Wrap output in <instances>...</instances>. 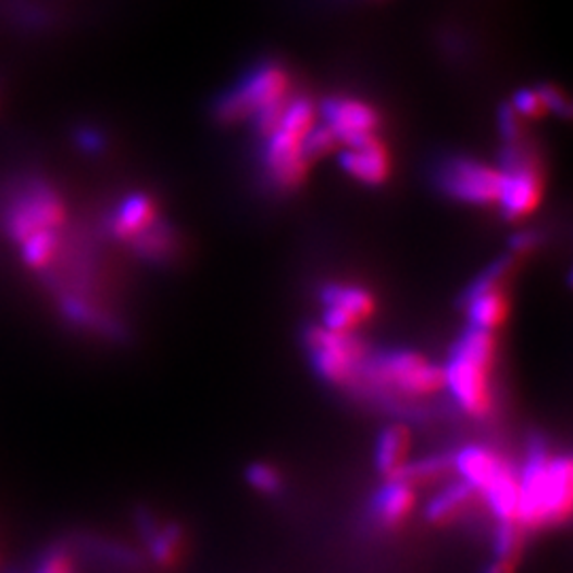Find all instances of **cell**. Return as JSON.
Segmentation results:
<instances>
[{
	"instance_id": "1",
	"label": "cell",
	"mask_w": 573,
	"mask_h": 573,
	"mask_svg": "<svg viewBox=\"0 0 573 573\" xmlns=\"http://www.w3.org/2000/svg\"><path fill=\"white\" fill-rule=\"evenodd\" d=\"M291 100V73L283 62L256 64L236 86L221 94L215 117L221 126L251 122L262 138L276 128Z\"/></svg>"
},
{
	"instance_id": "2",
	"label": "cell",
	"mask_w": 573,
	"mask_h": 573,
	"mask_svg": "<svg viewBox=\"0 0 573 573\" xmlns=\"http://www.w3.org/2000/svg\"><path fill=\"white\" fill-rule=\"evenodd\" d=\"M316 120L319 111L314 102L307 96H298L289 100L276 128L264 136L262 164L272 189L289 194L302 187L312 164L304 149V140Z\"/></svg>"
},
{
	"instance_id": "3",
	"label": "cell",
	"mask_w": 573,
	"mask_h": 573,
	"mask_svg": "<svg viewBox=\"0 0 573 573\" xmlns=\"http://www.w3.org/2000/svg\"><path fill=\"white\" fill-rule=\"evenodd\" d=\"M495 357V336L468 327L454 342L444 368V387L454 397L457 406L474 419H486L493 412L495 399L490 389V372Z\"/></svg>"
},
{
	"instance_id": "4",
	"label": "cell",
	"mask_w": 573,
	"mask_h": 573,
	"mask_svg": "<svg viewBox=\"0 0 573 573\" xmlns=\"http://www.w3.org/2000/svg\"><path fill=\"white\" fill-rule=\"evenodd\" d=\"M499 209L508 221H523L537 211L544 196V175L535 147L525 140V134L506 140Z\"/></svg>"
},
{
	"instance_id": "5",
	"label": "cell",
	"mask_w": 573,
	"mask_h": 573,
	"mask_svg": "<svg viewBox=\"0 0 573 573\" xmlns=\"http://www.w3.org/2000/svg\"><path fill=\"white\" fill-rule=\"evenodd\" d=\"M4 229L15 245L41 229H64L66 207L62 196L43 178H24L4 211Z\"/></svg>"
},
{
	"instance_id": "6",
	"label": "cell",
	"mask_w": 573,
	"mask_h": 573,
	"mask_svg": "<svg viewBox=\"0 0 573 573\" xmlns=\"http://www.w3.org/2000/svg\"><path fill=\"white\" fill-rule=\"evenodd\" d=\"M316 374L338 387H354L363 378L365 345L353 332H332L323 325L309 327L304 334Z\"/></svg>"
},
{
	"instance_id": "7",
	"label": "cell",
	"mask_w": 573,
	"mask_h": 573,
	"mask_svg": "<svg viewBox=\"0 0 573 573\" xmlns=\"http://www.w3.org/2000/svg\"><path fill=\"white\" fill-rule=\"evenodd\" d=\"M363 378L406 397L434 396L444 389V368L414 351H391L365 361Z\"/></svg>"
},
{
	"instance_id": "8",
	"label": "cell",
	"mask_w": 573,
	"mask_h": 573,
	"mask_svg": "<svg viewBox=\"0 0 573 573\" xmlns=\"http://www.w3.org/2000/svg\"><path fill=\"white\" fill-rule=\"evenodd\" d=\"M444 196L468 207H490L499 200L501 171L470 155L444 158L436 171Z\"/></svg>"
},
{
	"instance_id": "9",
	"label": "cell",
	"mask_w": 573,
	"mask_h": 573,
	"mask_svg": "<svg viewBox=\"0 0 573 573\" xmlns=\"http://www.w3.org/2000/svg\"><path fill=\"white\" fill-rule=\"evenodd\" d=\"M514 267V258H501L499 262L488 265L476 281H472L463 296L470 325L488 332H497L499 327H503L510 314V296L506 285Z\"/></svg>"
},
{
	"instance_id": "10",
	"label": "cell",
	"mask_w": 573,
	"mask_h": 573,
	"mask_svg": "<svg viewBox=\"0 0 573 573\" xmlns=\"http://www.w3.org/2000/svg\"><path fill=\"white\" fill-rule=\"evenodd\" d=\"M319 113L323 117V124L336 136L340 147H353L368 138H374L383 128L381 113L359 98H327L321 104Z\"/></svg>"
},
{
	"instance_id": "11",
	"label": "cell",
	"mask_w": 573,
	"mask_h": 573,
	"mask_svg": "<svg viewBox=\"0 0 573 573\" xmlns=\"http://www.w3.org/2000/svg\"><path fill=\"white\" fill-rule=\"evenodd\" d=\"M552 454L544 444H535L525 459L519 474L521 485V506L519 523L525 530H541L550 525L548 516V474Z\"/></svg>"
},
{
	"instance_id": "12",
	"label": "cell",
	"mask_w": 573,
	"mask_h": 573,
	"mask_svg": "<svg viewBox=\"0 0 573 573\" xmlns=\"http://www.w3.org/2000/svg\"><path fill=\"white\" fill-rule=\"evenodd\" d=\"M321 304L323 327L347 334L365 323L376 310V300L368 289L340 283H332L321 289Z\"/></svg>"
},
{
	"instance_id": "13",
	"label": "cell",
	"mask_w": 573,
	"mask_h": 573,
	"mask_svg": "<svg viewBox=\"0 0 573 573\" xmlns=\"http://www.w3.org/2000/svg\"><path fill=\"white\" fill-rule=\"evenodd\" d=\"M340 166L349 177L368 187H378L391 177V155L381 134L353 147H345L340 153Z\"/></svg>"
},
{
	"instance_id": "14",
	"label": "cell",
	"mask_w": 573,
	"mask_h": 573,
	"mask_svg": "<svg viewBox=\"0 0 573 573\" xmlns=\"http://www.w3.org/2000/svg\"><path fill=\"white\" fill-rule=\"evenodd\" d=\"M158 220V204L151 196L130 194L107 217V232L115 240L130 245L136 236L147 232Z\"/></svg>"
},
{
	"instance_id": "15",
	"label": "cell",
	"mask_w": 573,
	"mask_h": 573,
	"mask_svg": "<svg viewBox=\"0 0 573 573\" xmlns=\"http://www.w3.org/2000/svg\"><path fill=\"white\" fill-rule=\"evenodd\" d=\"M416 506V488L399 478H387L372 501V516L385 530H397Z\"/></svg>"
},
{
	"instance_id": "16",
	"label": "cell",
	"mask_w": 573,
	"mask_h": 573,
	"mask_svg": "<svg viewBox=\"0 0 573 573\" xmlns=\"http://www.w3.org/2000/svg\"><path fill=\"white\" fill-rule=\"evenodd\" d=\"M503 463L506 459H501L497 452L478 444L465 446L457 454H452L454 472L461 476L463 483L474 486L478 493L493 481V476L499 472Z\"/></svg>"
},
{
	"instance_id": "17",
	"label": "cell",
	"mask_w": 573,
	"mask_h": 573,
	"mask_svg": "<svg viewBox=\"0 0 573 573\" xmlns=\"http://www.w3.org/2000/svg\"><path fill=\"white\" fill-rule=\"evenodd\" d=\"M490 512L497 521H519V506H521V485L519 474L506 461L493 481L481 490Z\"/></svg>"
},
{
	"instance_id": "18",
	"label": "cell",
	"mask_w": 573,
	"mask_h": 573,
	"mask_svg": "<svg viewBox=\"0 0 573 573\" xmlns=\"http://www.w3.org/2000/svg\"><path fill=\"white\" fill-rule=\"evenodd\" d=\"M573 465L568 454L550 459L548 474V516L550 525H563L572 516Z\"/></svg>"
},
{
	"instance_id": "19",
	"label": "cell",
	"mask_w": 573,
	"mask_h": 573,
	"mask_svg": "<svg viewBox=\"0 0 573 573\" xmlns=\"http://www.w3.org/2000/svg\"><path fill=\"white\" fill-rule=\"evenodd\" d=\"M481 493L474 486L457 481L452 485L444 486L440 493L429 501L425 516L432 525L441 527V525H450L457 519H461L476 501Z\"/></svg>"
},
{
	"instance_id": "20",
	"label": "cell",
	"mask_w": 573,
	"mask_h": 573,
	"mask_svg": "<svg viewBox=\"0 0 573 573\" xmlns=\"http://www.w3.org/2000/svg\"><path fill=\"white\" fill-rule=\"evenodd\" d=\"M410 448H412V436L408 427L389 425L376 441L374 463H376L378 474L385 478H394L397 472L408 463Z\"/></svg>"
},
{
	"instance_id": "21",
	"label": "cell",
	"mask_w": 573,
	"mask_h": 573,
	"mask_svg": "<svg viewBox=\"0 0 573 573\" xmlns=\"http://www.w3.org/2000/svg\"><path fill=\"white\" fill-rule=\"evenodd\" d=\"M130 247L142 260L166 262L177 253V236L166 221L158 220L147 232L136 236Z\"/></svg>"
},
{
	"instance_id": "22",
	"label": "cell",
	"mask_w": 573,
	"mask_h": 573,
	"mask_svg": "<svg viewBox=\"0 0 573 573\" xmlns=\"http://www.w3.org/2000/svg\"><path fill=\"white\" fill-rule=\"evenodd\" d=\"M62 249V229H41L20 245L22 262L35 272H47Z\"/></svg>"
},
{
	"instance_id": "23",
	"label": "cell",
	"mask_w": 573,
	"mask_h": 573,
	"mask_svg": "<svg viewBox=\"0 0 573 573\" xmlns=\"http://www.w3.org/2000/svg\"><path fill=\"white\" fill-rule=\"evenodd\" d=\"M450 472H454L452 454H434V457H427V459L416 461V463H406L394 478L406 481L408 485L416 488L421 485L440 483Z\"/></svg>"
},
{
	"instance_id": "24",
	"label": "cell",
	"mask_w": 573,
	"mask_h": 573,
	"mask_svg": "<svg viewBox=\"0 0 573 573\" xmlns=\"http://www.w3.org/2000/svg\"><path fill=\"white\" fill-rule=\"evenodd\" d=\"M149 548H151V557L155 559L158 565L173 568V565H177L180 552H183V533L177 525L151 531Z\"/></svg>"
},
{
	"instance_id": "25",
	"label": "cell",
	"mask_w": 573,
	"mask_h": 573,
	"mask_svg": "<svg viewBox=\"0 0 573 573\" xmlns=\"http://www.w3.org/2000/svg\"><path fill=\"white\" fill-rule=\"evenodd\" d=\"M525 531L519 521H499L495 533V559L519 563L525 550Z\"/></svg>"
},
{
	"instance_id": "26",
	"label": "cell",
	"mask_w": 573,
	"mask_h": 573,
	"mask_svg": "<svg viewBox=\"0 0 573 573\" xmlns=\"http://www.w3.org/2000/svg\"><path fill=\"white\" fill-rule=\"evenodd\" d=\"M35 573H77V563H75V555L71 552L68 546L64 544H58V546H51Z\"/></svg>"
},
{
	"instance_id": "27",
	"label": "cell",
	"mask_w": 573,
	"mask_h": 573,
	"mask_svg": "<svg viewBox=\"0 0 573 573\" xmlns=\"http://www.w3.org/2000/svg\"><path fill=\"white\" fill-rule=\"evenodd\" d=\"M247 481L264 495H276L283 488V478L276 468L267 463H253L247 468Z\"/></svg>"
},
{
	"instance_id": "28",
	"label": "cell",
	"mask_w": 573,
	"mask_h": 573,
	"mask_svg": "<svg viewBox=\"0 0 573 573\" xmlns=\"http://www.w3.org/2000/svg\"><path fill=\"white\" fill-rule=\"evenodd\" d=\"M512 111L521 120H537V117H541V115L548 113V107H546V100H544L539 88L523 89V91L516 94L514 104H512Z\"/></svg>"
},
{
	"instance_id": "29",
	"label": "cell",
	"mask_w": 573,
	"mask_h": 573,
	"mask_svg": "<svg viewBox=\"0 0 573 573\" xmlns=\"http://www.w3.org/2000/svg\"><path fill=\"white\" fill-rule=\"evenodd\" d=\"M544 100H546V107H548V113H555V115H561V117H570V100L563 91H559L557 86H541L539 88Z\"/></svg>"
},
{
	"instance_id": "30",
	"label": "cell",
	"mask_w": 573,
	"mask_h": 573,
	"mask_svg": "<svg viewBox=\"0 0 573 573\" xmlns=\"http://www.w3.org/2000/svg\"><path fill=\"white\" fill-rule=\"evenodd\" d=\"M512 251L521 258V256H527L530 251H533L537 247V236L533 232H521L519 236L512 238Z\"/></svg>"
},
{
	"instance_id": "31",
	"label": "cell",
	"mask_w": 573,
	"mask_h": 573,
	"mask_svg": "<svg viewBox=\"0 0 573 573\" xmlns=\"http://www.w3.org/2000/svg\"><path fill=\"white\" fill-rule=\"evenodd\" d=\"M79 142H82L86 149H89V151H98L100 145H102V138H100V134L96 133V130L84 128L82 134H79Z\"/></svg>"
},
{
	"instance_id": "32",
	"label": "cell",
	"mask_w": 573,
	"mask_h": 573,
	"mask_svg": "<svg viewBox=\"0 0 573 573\" xmlns=\"http://www.w3.org/2000/svg\"><path fill=\"white\" fill-rule=\"evenodd\" d=\"M486 573H516V563L495 559V561L490 563V568L486 570Z\"/></svg>"
}]
</instances>
